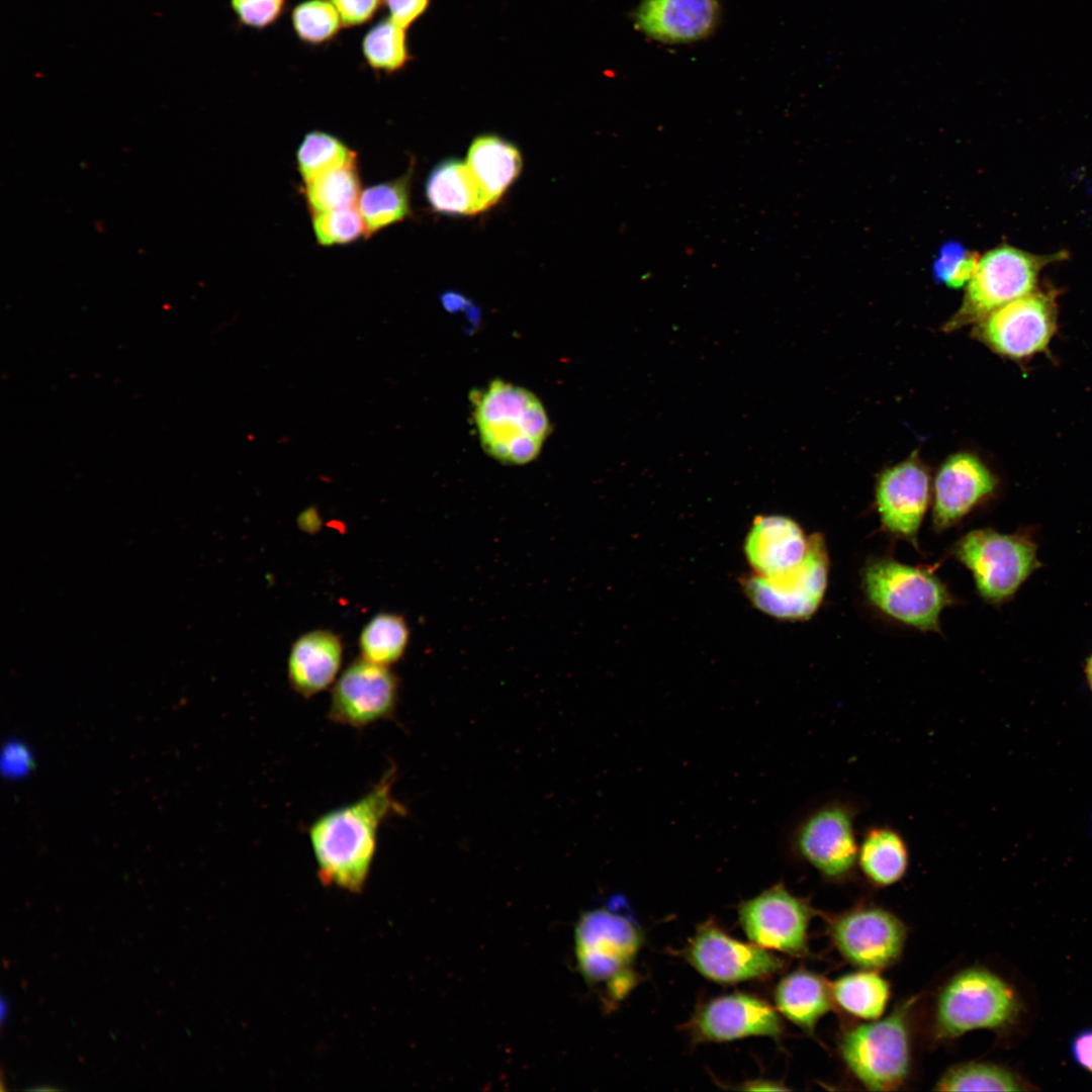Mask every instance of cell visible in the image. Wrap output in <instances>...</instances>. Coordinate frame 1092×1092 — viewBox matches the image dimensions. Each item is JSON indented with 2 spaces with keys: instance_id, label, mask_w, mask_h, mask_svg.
Segmentation results:
<instances>
[{
  "instance_id": "3957f363",
  "label": "cell",
  "mask_w": 1092,
  "mask_h": 1092,
  "mask_svg": "<svg viewBox=\"0 0 1092 1092\" xmlns=\"http://www.w3.org/2000/svg\"><path fill=\"white\" fill-rule=\"evenodd\" d=\"M473 418L484 452L503 464H527L550 435L546 410L531 390L494 379L470 393Z\"/></svg>"
},
{
  "instance_id": "f546056e",
  "label": "cell",
  "mask_w": 1092,
  "mask_h": 1092,
  "mask_svg": "<svg viewBox=\"0 0 1092 1092\" xmlns=\"http://www.w3.org/2000/svg\"><path fill=\"white\" fill-rule=\"evenodd\" d=\"M356 162L327 171L305 182L312 213L357 205L361 194Z\"/></svg>"
},
{
  "instance_id": "b9f144b4",
  "label": "cell",
  "mask_w": 1092,
  "mask_h": 1092,
  "mask_svg": "<svg viewBox=\"0 0 1092 1092\" xmlns=\"http://www.w3.org/2000/svg\"><path fill=\"white\" fill-rule=\"evenodd\" d=\"M9 1013V1004L6 1001L4 994L1 996V1027H4L5 1020Z\"/></svg>"
},
{
  "instance_id": "1f68e13d",
  "label": "cell",
  "mask_w": 1092,
  "mask_h": 1092,
  "mask_svg": "<svg viewBox=\"0 0 1092 1092\" xmlns=\"http://www.w3.org/2000/svg\"><path fill=\"white\" fill-rule=\"evenodd\" d=\"M296 161L299 173L306 182L332 169L355 163L356 153L337 136L312 130L299 144Z\"/></svg>"
},
{
  "instance_id": "7c38bea8",
  "label": "cell",
  "mask_w": 1092,
  "mask_h": 1092,
  "mask_svg": "<svg viewBox=\"0 0 1092 1092\" xmlns=\"http://www.w3.org/2000/svg\"><path fill=\"white\" fill-rule=\"evenodd\" d=\"M738 920L748 940L789 956H808V928L815 910L808 899L792 894L783 883L742 901Z\"/></svg>"
},
{
  "instance_id": "83f0119b",
  "label": "cell",
  "mask_w": 1092,
  "mask_h": 1092,
  "mask_svg": "<svg viewBox=\"0 0 1092 1092\" xmlns=\"http://www.w3.org/2000/svg\"><path fill=\"white\" fill-rule=\"evenodd\" d=\"M408 638L410 630L402 616L380 613L364 626L358 644L363 658L389 666L402 657Z\"/></svg>"
},
{
  "instance_id": "44dd1931",
  "label": "cell",
  "mask_w": 1092,
  "mask_h": 1092,
  "mask_svg": "<svg viewBox=\"0 0 1092 1092\" xmlns=\"http://www.w3.org/2000/svg\"><path fill=\"white\" fill-rule=\"evenodd\" d=\"M343 659L340 636L331 630L304 633L291 646L287 660L290 687L303 698H310L335 680Z\"/></svg>"
},
{
  "instance_id": "603a6c76",
  "label": "cell",
  "mask_w": 1092,
  "mask_h": 1092,
  "mask_svg": "<svg viewBox=\"0 0 1092 1092\" xmlns=\"http://www.w3.org/2000/svg\"><path fill=\"white\" fill-rule=\"evenodd\" d=\"M465 163L487 208L499 200L522 169L517 147L493 134L477 136L469 147Z\"/></svg>"
},
{
  "instance_id": "d6986e66",
  "label": "cell",
  "mask_w": 1092,
  "mask_h": 1092,
  "mask_svg": "<svg viewBox=\"0 0 1092 1092\" xmlns=\"http://www.w3.org/2000/svg\"><path fill=\"white\" fill-rule=\"evenodd\" d=\"M719 17L717 0H642L634 14L642 32L669 43L707 37Z\"/></svg>"
},
{
  "instance_id": "5bb4252c",
  "label": "cell",
  "mask_w": 1092,
  "mask_h": 1092,
  "mask_svg": "<svg viewBox=\"0 0 1092 1092\" xmlns=\"http://www.w3.org/2000/svg\"><path fill=\"white\" fill-rule=\"evenodd\" d=\"M829 936L840 956L852 966L878 971L902 954L906 927L890 911L858 906L828 919Z\"/></svg>"
},
{
  "instance_id": "60d3db41",
  "label": "cell",
  "mask_w": 1092,
  "mask_h": 1092,
  "mask_svg": "<svg viewBox=\"0 0 1092 1092\" xmlns=\"http://www.w3.org/2000/svg\"><path fill=\"white\" fill-rule=\"evenodd\" d=\"M742 1090H787L783 1085L765 1080H755L745 1083Z\"/></svg>"
},
{
  "instance_id": "d4e9b609",
  "label": "cell",
  "mask_w": 1092,
  "mask_h": 1092,
  "mask_svg": "<svg viewBox=\"0 0 1092 1092\" xmlns=\"http://www.w3.org/2000/svg\"><path fill=\"white\" fill-rule=\"evenodd\" d=\"M425 194L430 206L448 215H471L487 209L465 161L449 159L430 172Z\"/></svg>"
},
{
  "instance_id": "4dcf8cb0",
  "label": "cell",
  "mask_w": 1092,
  "mask_h": 1092,
  "mask_svg": "<svg viewBox=\"0 0 1092 1092\" xmlns=\"http://www.w3.org/2000/svg\"><path fill=\"white\" fill-rule=\"evenodd\" d=\"M939 1091H1018V1079L1007 1069L990 1064L970 1062L956 1065L939 1078Z\"/></svg>"
},
{
  "instance_id": "7402d4cb",
  "label": "cell",
  "mask_w": 1092,
  "mask_h": 1092,
  "mask_svg": "<svg viewBox=\"0 0 1092 1092\" xmlns=\"http://www.w3.org/2000/svg\"><path fill=\"white\" fill-rule=\"evenodd\" d=\"M910 847L904 834L890 824L868 826L859 835L857 869L877 888L900 882L909 869Z\"/></svg>"
},
{
  "instance_id": "f1b7e54d",
  "label": "cell",
  "mask_w": 1092,
  "mask_h": 1092,
  "mask_svg": "<svg viewBox=\"0 0 1092 1092\" xmlns=\"http://www.w3.org/2000/svg\"><path fill=\"white\" fill-rule=\"evenodd\" d=\"M405 30L389 17L371 26L361 44L366 64L375 72L385 74L403 70L412 60Z\"/></svg>"
},
{
  "instance_id": "30bf717a",
  "label": "cell",
  "mask_w": 1092,
  "mask_h": 1092,
  "mask_svg": "<svg viewBox=\"0 0 1092 1092\" xmlns=\"http://www.w3.org/2000/svg\"><path fill=\"white\" fill-rule=\"evenodd\" d=\"M828 571L825 540L814 533L798 565L774 575L751 572L741 579V585L746 598L762 613L785 621L807 620L823 601Z\"/></svg>"
},
{
  "instance_id": "ba28073f",
  "label": "cell",
  "mask_w": 1092,
  "mask_h": 1092,
  "mask_svg": "<svg viewBox=\"0 0 1092 1092\" xmlns=\"http://www.w3.org/2000/svg\"><path fill=\"white\" fill-rule=\"evenodd\" d=\"M953 556L972 573L982 599L1003 604L1040 566L1037 545L1028 531L1004 534L993 529L967 533L953 546Z\"/></svg>"
},
{
  "instance_id": "9a60e30c",
  "label": "cell",
  "mask_w": 1092,
  "mask_h": 1092,
  "mask_svg": "<svg viewBox=\"0 0 1092 1092\" xmlns=\"http://www.w3.org/2000/svg\"><path fill=\"white\" fill-rule=\"evenodd\" d=\"M399 679L389 666L363 658L354 659L335 681L328 718L355 729L392 718Z\"/></svg>"
},
{
  "instance_id": "f35d334b",
  "label": "cell",
  "mask_w": 1092,
  "mask_h": 1092,
  "mask_svg": "<svg viewBox=\"0 0 1092 1092\" xmlns=\"http://www.w3.org/2000/svg\"><path fill=\"white\" fill-rule=\"evenodd\" d=\"M1071 1052L1074 1060L1092 1073V1029L1082 1031L1073 1039Z\"/></svg>"
},
{
  "instance_id": "e0dca14e",
  "label": "cell",
  "mask_w": 1092,
  "mask_h": 1092,
  "mask_svg": "<svg viewBox=\"0 0 1092 1092\" xmlns=\"http://www.w3.org/2000/svg\"><path fill=\"white\" fill-rule=\"evenodd\" d=\"M875 496L883 528L916 546L930 500L929 472L917 452L880 473Z\"/></svg>"
},
{
  "instance_id": "4316f807",
  "label": "cell",
  "mask_w": 1092,
  "mask_h": 1092,
  "mask_svg": "<svg viewBox=\"0 0 1092 1092\" xmlns=\"http://www.w3.org/2000/svg\"><path fill=\"white\" fill-rule=\"evenodd\" d=\"M411 174L412 169L397 179L362 190L357 205L367 237L402 220L410 213Z\"/></svg>"
},
{
  "instance_id": "9c48e42d",
  "label": "cell",
  "mask_w": 1092,
  "mask_h": 1092,
  "mask_svg": "<svg viewBox=\"0 0 1092 1092\" xmlns=\"http://www.w3.org/2000/svg\"><path fill=\"white\" fill-rule=\"evenodd\" d=\"M1059 259L1061 254L1036 255L1010 246L989 251L978 261L963 304L943 330L976 325L998 307L1034 291L1041 269Z\"/></svg>"
},
{
  "instance_id": "7a4b0ae2",
  "label": "cell",
  "mask_w": 1092,
  "mask_h": 1092,
  "mask_svg": "<svg viewBox=\"0 0 1092 1092\" xmlns=\"http://www.w3.org/2000/svg\"><path fill=\"white\" fill-rule=\"evenodd\" d=\"M868 802L858 795L832 791L807 804L785 830L788 854L812 867L823 880L842 884L857 870V817Z\"/></svg>"
},
{
  "instance_id": "836d02e7",
  "label": "cell",
  "mask_w": 1092,
  "mask_h": 1092,
  "mask_svg": "<svg viewBox=\"0 0 1092 1092\" xmlns=\"http://www.w3.org/2000/svg\"><path fill=\"white\" fill-rule=\"evenodd\" d=\"M312 228L323 246L349 244L366 236L358 205L312 213Z\"/></svg>"
},
{
  "instance_id": "4fadbf2b",
  "label": "cell",
  "mask_w": 1092,
  "mask_h": 1092,
  "mask_svg": "<svg viewBox=\"0 0 1092 1092\" xmlns=\"http://www.w3.org/2000/svg\"><path fill=\"white\" fill-rule=\"evenodd\" d=\"M682 956L703 977L719 984L766 979L785 966L771 950L737 940L713 919L698 925Z\"/></svg>"
},
{
  "instance_id": "277c9868",
  "label": "cell",
  "mask_w": 1092,
  "mask_h": 1092,
  "mask_svg": "<svg viewBox=\"0 0 1092 1092\" xmlns=\"http://www.w3.org/2000/svg\"><path fill=\"white\" fill-rule=\"evenodd\" d=\"M643 941L636 922L607 907L592 909L577 920V968L582 979L604 994L607 1004L621 1001L636 985L633 965Z\"/></svg>"
},
{
  "instance_id": "5b68a950",
  "label": "cell",
  "mask_w": 1092,
  "mask_h": 1092,
  "mask_svg": "<svg viewBox=\"0 0 1092 1092\" xmlns=\"http://www.w3.org/2000/svg\"><path fill=\"white\" fill-rule=\"evenodd\" d=\"M917 997L899 1004L881 1020L846 1029L839 1053L851 1075L873 1091H890L906 1081L911 1068L910 1013Z\"/></svg>"
},
{
  "instance_id": "cb8c5ba5",
  "label": "cell",
  "mask_w": 1092,
  "mask_h": 1092,
  "mask_svg": "<svg viewBox=\"0 0 1092 1092\" xmlns=\"http://www.w3.org/2000/svg\"><path fill=\"white\" fill-rule=\"evenodd\" d=\"M774 1000L780 1014L811 1035L833 1005L831 984L805 969L784 976L774 990Z\"/></svg>"
},
{
  "instance_id": "8992f818",
  "label": "cell",
  "mask_w": 1092,
  "mask_h": 1092,
  "mask_svg": "<svg viewBox=\"0 0 1092 1092\" xmlns=\"http://www.w3.org/2000/svg\"><path fill=\"white\" fill-rule=\"evenodd\" d=\"M1017 1013L1016 996L1004 980L980 967L967 968L939 990L933 1009V1035L947 1040L975 1029H1002Z\"/></svg>"
},
{
  "instance_id": "ffe728a7",
  "label": "cell",
  "mask_w": 1092,
  "mask_h": 1092,
  "mask_svg": "<svg viewBox=\"0 0 1092 1092\" xmlns=\"http://www.w3.org/2000/svg\"><path fill=\"white\" fill-rule=\"evenodd\" d=\"M809 544L800 525L781 515H759L744 540V555L753 573L774 575L793 568Z\"/></svg>"
},
{
  "instance_id": "2e32d148",
  "label": "cell",
  "mask_w": 1092,
  "mask_h": 1092,
  "mask_svg": "<svg viewBox=\"0 0 1092 1092\" xmlns=\"http://www.w3.org/2000/svg\"><path fill=\"white\" fill-rule=\"evenodd\" d=\"M685 1028L696 1043L725 1042L750 1036L779 1040L784 1031L778 1010L761 997L745 992L706 1001Z\"/></svg>"
},
{
  "instance_id": "e575fe53",
  "label": "cell",
  "mask_w": 1092,
  "mask_h": 1092,
  "mask_svg": "<svg viewBox=\"0 0 1092 1092\" xmlns=\"http://www.w3.org/2000/svg\"><path fill=\"white\" fill-rule=\"evenodd\" d=\"M978 255L967 250L962 244H944L933 263L932 272L938 283L951 288L968 284L978 264Z\"/></svg>"
},
{
  "instance_id": "484cf974",
  "label": "cell",
  "mask_w": 1092,
  "mask_h": 1092,
  "mask_svg": "<svg viewBox=\"0 0 1092 1092\" xmlns=\"http://www.w3.org/2000/svg\"><path fill=\"white\" fill-rule=\"evenodd\" d=\"M833 1002L853 1017L876 1020L884 1013L890 985L876 971L862 970L839 977L831 984Z\"/></svg>"
},
{
  "instance_id": "8fae6325",
  "label": "cell",
  "mask_w": 1092,
  "mask_h": 1092,
  "mask_svg": "<svg viewBox=\"0 0 1092 1092\" xmlns=\"http://www.w3.org/2000/svg\"><path fill=\"white\" fill-rule=\"evenodd\" d=\"M1056 328L1053 293L1034 290L990 312L974 336L1001 356L1023 359L1046 350Z\"/></svg>"
},
{
  "instance_id": "d6a6232c",
  "label": "cell",
  "mask_w": 1092,
  "mask_h": 1092,
  "mask_svg": "<svg viewBox=\"0 0 1092 1092\" xmlns=\"http://www.w3.org/2000/svg\"><path fill=\"white\" fill-rule=\"evenodd\" d=\"M292 28L302 42L322 46L334 39L343 27L340 15L329 0H304L291 11Z\"/></svg>"
},
{
  "instance_id": "d590c367",
  "label": "cell",
  "mask_w": 1092,
  "mask_h": 1092,
  "mask_svg": "<svg viewBox=\"0 0 1092 1092\" xmlns=\"http://www.w3.org/2000/svg\"><path fill=\"white\" fill-rule=\"evenodd\" d=\"M287 0H231L238 20L245 26L264 29L283 14Z\"/></svg>"
},
{
  "instance_id": "8d00e7d4",
  "label": "cell",
  "mask_w": 1092,
  "mask_h": 1092,
  "mask_svg": "<svg viewBox=\"0 0 1092 1092\" xmlns=\"http://www.w3.org/2000/svg\"><path fill=\"white\" fill-rule=\"evenodd\" d=\"M338 11L344 27H355L372 20L382 0H329Z\"/></svg>"
},
{
  "instance_id": "6da1fadb",
  "label": "cell",
  "mask_w": 1092,
  "mask_h": 1092,
  "mask_svg": "<svg viewBox=\"0 0 1092 1092\" xmlns=\"http://www.w3.org/2000/svg\"><path fill=\"white\" fill-rule=\"evenodd\" d=\"M395 768L387 769L362 797L317 816L307 836L324 885L361 892L368 880L380 826L405 808L393 796Z\"/></svg>"
},
{
  "instance_id": "52a82bcc",
  "label": "cell",
  "mask_w": 1092,
  "mask_h": 1092,
  "mask_svg": "<svg viewBox=\"0 0 1092 1092\" xmlns=\"http://www.w3.org/2000/svg\"><path fill=\"white\" fill-rule=\"evenodd\" d=\"M868 600L888 617L921 631H939L942 610L954 603L930 568L876 558L861 573Z\"/></svg>"
},
{
  "instance_id": "ac0fdd59",
  "label": "cell",
  "mask_w": 1092,
  "mask_h": 1092,
  "mask_svg": "<svg viewBox=\"0 0 1092 1092\" xmlns=\"http://www.w3.org/2000/svg\"><path fill=\"white\" fill-rule=\"evenodd\" d=\"M997 479L975 454L959 452L939 466L933 482L932 526L941 532L958 524L993 494Z\"/></svg>"
},
{
  "instance_id": "74e56055",
  "label": "cell",
  "mask_w": 1092,
  "mask_h": 1092,
  "mask_svg": "<svg viewBox=\"0 0 1092 1092\" xmlns=\"http://www.w3.org/2000/svg\"><path fill=\"white\" fill-rule=\"evenodd\" d=\"M431 0H382L389 18L407 29L429 9Z\"/></svg>"
},
{
  "instance_id": "ab89813d",
  "label": "cell",
  "mask_w": 1092,
  "mask_h": 1092,
  "mask_svg": "<svg viewBox=\"0 0 1092 1092\" xmlns=\"http://www.w3.org/2000/svg\"><path fill=\"white\" fill-rule=\"evenodd\" d=\"M26 759L22 750L19 748H10L7 753V766L11 770L21 769L25 765Z\"/></svg>"
},
{
  "instance_id": "7bdbcfd3",
  "label": "cell",
  "mask_w": 1092,
  "mask_h": 1092,
  "mask_svg": "<svg viewBox=\"0 0 1092 1092\" xmlns=\"http://www.w3.org/2000/svg\"><path fill=\"white\" fill-rule=\"evenodd\" d=\"M1085 672H1086V676H1087V680L1089 682V686H1090V688L1092 690V655L1087 660L1086 667H1085Z\"/></svg>"
}]
</instances>
